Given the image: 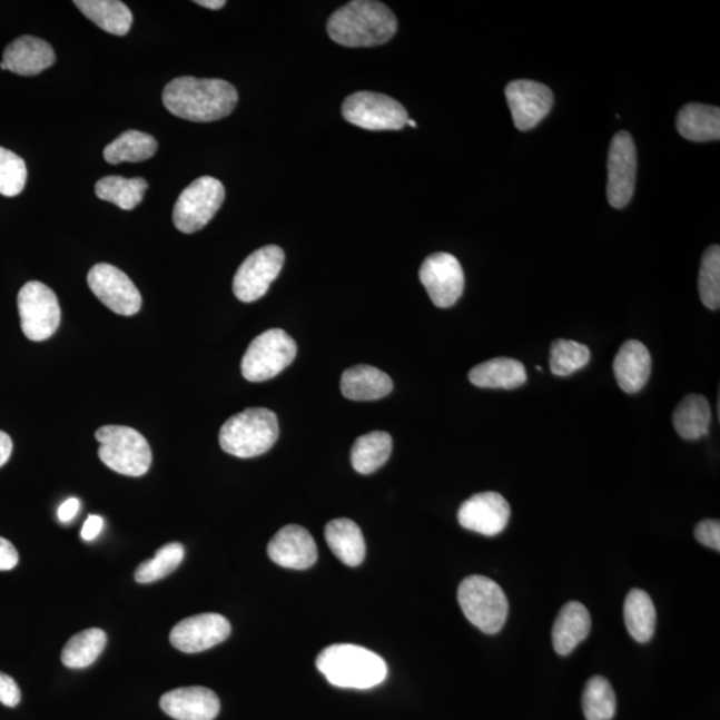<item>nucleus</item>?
<instances>
[{
	"label": "nucleus",
	"mask_w": 720,
	"mask_h": 720,
	"mask_svg": "<svg viewBox=\"0 0 720 720\" xmlns=\"http://www.w3.org/2000/svg\"><path fill=\"white\" fill-rule=\"evenodd\" d=\"M238 103V91L224 79L180 77L165 87L164 105L172 116L207 124L224 119Z\"/></svg>",
	"instance_id": "1"
},
{
	"label": "nucleus",
	"mask_w": 720,
	"mask_h": 720,
	"mask_svg": "<svg viewBox=\"0 0 720 720\" xmlns=\"http://www.w3.org/2000/svg\"><path fill=\"white\" fill-rule=\"evenodd\" d=\"M398 30V20L386 4L375 0H354L336 10L327 22L335 43L359 49L382 46Z\"/></svg>",
	"instance_id": "2"
},
{
	"label": "nucleus",
	"mask_w": 720,
	"mask_h": 720,
	"mask_svg": "<svg viewBox=\"0 0 720 720\" xmlns=\"http://www.w3.org/2000/svg\"><path fill=\"white\" fill-rule=\"evenodd\" d=\"M316 668L329 683L342 689H372L387 677L386 662L355 644L329 645L316 658Z\"/></svg>",
	"instance_id": "3"
},
{
	"label": "nucleus",
	"mask_w": 720,
	"mask_h": 720,
	"mask_svg": "<svg viewBox=\"0 0 720 720\" xmlns=\"http://www.w3.org/2000/svg\"><path fill=\"white\" fill-rule=\"evenodd\" d=\"M278 436L279 423L272 410L247 408L221 426L219 444L227 454L246 460L267 453Z\"/></svg>",
	"instance_id": "4"
},
{
	"label": "nucleus",
	"mask_w": 720,
	"mask_h": 720,
	"mask_svg": "<svg viewBox=\"0 0 720 720\" xmlns=\"http://www.w3.org/2000/svg\"><path fill=\"white\" fill-rule=\"evenodd\" d=\"M457 602L469 622L484 632L496 634L509 617V601L501 585L483 575L464 579L457 589Z\"/></svg>",
	"instance_id": "5"
},
{
	"label": "nucleus",
	"mask_w": 720,
	"mask_h": 720,
	"mask_svg": "<svg viewBox=\"0 0 720 720\" xmlns=\"http://www.w3.org/2000/svg\"><path fill=\"white\" fill-rule=\"evenodd\" d=\"M99 460L126 476H142L151 466L152 453L146 437L127 426H103L96 433Z\"/></svg>",
	"instance_id": "6"
},
{
	"label": "nucleus",
	"mask_w": 720,
	"mask_h": 720,
	"mask_svg": "<svg viewBox=\"0 0 720 720\" xmlns=\"http://www.w3.org/2000/svg\"><path fill=\"white\" fill-rule=\"evenodd\" d=\"M298 347L284 329H267L248 346L241 359V375L250 382H266L284 372L295 359Z\"/></svg>",
	"instance_id": "7"
},
{
	"label": "nucleus",
	"mask_w": 720,
	"mask_h": 720,
	"mask_svg": "<svg viewBox=\"0 0 720 720\" xmlns=\"http://www.w3.org/2000/svg\"><path fill=\"white\" fill-rule=\"evenodd\" d=\"M224 185L213 177H201L185 188L175 204L172 221L180 233L194 234L210 224L224 205Z\"/></svg>",
	"instance_id": "8"
},
{
	"label": "nucleus",
	"mask_w": 720,
	"mask_h": 720,
	"mask_svg": "<svg viewBox=\"0 0 720 720\" xmlns=\"http://www.w3.org/2000/svg\"><path fill=\"white\" fill-rule=\"evenodd\" d=\"M18 312L22 332L32 342L51 338L57 333L62 316L56 293L37 280L29 282L20 289Z\"/></svg>",
	"instance_id": "9"
},
{
	"label": "nucleus",
	"mask_w": 720,
	"mask_h": 720,
	"mask_svg": "<svg viewBox=\"0 0 720 720\" xmlns=\"http://www.w3.org/2000/svg\"><path fill=\"white\" fill-rule=\"evenodd\" d=\"M348 124L369 131L402 130L408 122V112L398 100L372 91H358L342 106Z\"/></svg>",
	"instance_id": "10"
},
{
	"label": "nucleus",
	"mask_w": 720,
	"mask_h": 720,
	"mask_svg": "<svg viewBox=\"0 0 720 720\" xmlns=\"http://www.w3.org/2000/svg\"><path fill=\"white\" fill-rule=\"evenodd\" d=\"M285 265V251L278 246H265L254 251L238 268L233 282L235 296L251 303L265 296Z\"/></svg>",
	"instance_id": "11"
},
{
	"label": "nucleus",
	"mask_w": 720,
	"mask_h": 720,
	"mask_svg": "<svg viewBox=\"0 0 720 720\" xmlns=\"http://www.w3.org/2000/svg\"><path fill=\"white\" fill-rule=\"evenodd\" d=\"M87 284L97 298L111 312L131 316L142 307V295L134 282L118 267L107 264L93 266L87 275Z\"/></svg>",
	"instance_id": "12"
},
{
	"label": "nucleus",
	"mask_w": 720,
	"mask_h": 720,
	"mask_svg": "<svg viewBox=\"0 0 720 720\" xmlns=\"http://www.w3.org/2000/svg\"><path fill=\"white\" fill-rule=\"evenodd\" d=\"M637 148L628 131L618 132L611 140L608 160V199L614 208L630 204L637 184Z\"/></svg>",
	"instance_id": "13"
},
{
	"label": "nucleus",
	"mask_w": 720,
	"mask_h": 720,
	"mask_svg": "<svg viewBox=\"0 0 720 720\" xmlns=\"http://www.w3.org/2000/svg\"><path fill=\"white\" fill-rule=\"evenodd\" d=\"M422 285L440 308H448L460 300L464 289L463 268L454 255L436 253L423 262L420 272Z\"/></svg>",
	"instance_id": "14"
},
{
	"label": "nucleus",
	"mask_w": 720,
	"mask_h": 720,
	"mask_svg": "<svg viewBox=\"0 0 720 720\" xmlns=\"http://www.w3.org/2000/svg\"><path fill=\"white\" fill-rule=\"evenodd\" d=\"M511 117L517 130L529 131L549 116L554 105L553 91L534 80H514L506 87Z\"/></svg>",
	"instance_id": "15"
},
{
	"label": "nucleus",
	"mask_w": 720,
	"mask_h": 720,
	"mask_svg": "<svg viewBox=\"0 0 720 720\" xmlns=\"http://www.w3.org/2000/svg\"><path fill=\"white\" fill-rule=\"evenodd\" d=\"M231 634V624L224 615H194L184 619L171 630L170 642L175 649L195 654L225 642Z\"/></svg>",
	"instance_id": "16"
},
{
	"label": "nucleus",
	"mask_w": 720,
	"mask_h": 720,
	"mask_svg": "<svg viewBox=\"0 0 720 720\" xmlns=\"http://www.w3.org/2000/svg\"><path fill=\"white\" fill-rule=\"evenodd\" d=\"M510 516L509 502L493 491L469 497L457 511L462 527L486 536L501 534L507 527Z\"/></svg>",
	"instance_id": "17"
},
{
	"label": "nucleus",
	"mask_w": 720,
	"mask_h": 720,
	"mask_svg": "<svg viewBox=\"0 0 720 720\" xmlns=\"http://www.w3.org/2000/svg\"><path fill=\"white\" fill-rule=\"evenodd\" d=\"M270 560L278 566L306 570L318 560V549L306 529L288 524L278 531L267 548Z\"/></svg>",
	"instance_id": "18"
},
{
	"label": "nucleus",
	"mask_w": 720,
	"mask_h": 720,
	"mask_svg": "<svg viewBox=\"0 0 720 720\" xmlns=\"http://www.w3.org/2000/svg\"><path fill=\"white\" fill-rule=\"evenodd\" d=\"M160 709L177 720H214L220 702L213 690L194 686L166 692L160 698Z\"/></svg>",
	"instance_id": "19"
},
{
	"label": "nucleus",
	"mask_w": 720,
	"mask_h": 720,
	"mask_svg": "<svg viewBox=\"0 0 720 720\" xmlns=\"http://www.w3.org/2000/svg\"><path fill=\"white\" fill-rule=\"evenodd\" d=\"M2 63L18 76H38L56 63V52L46 40L24 36L6 47Z\"/></svg>",
	"instance_id": "20"
},
{
	"label": "nucleus",
	"mask_w": 720,
	"mask_h": 720,
	"mask_svg": "<svg viewBox=\"0 0 720 720\" xmlns=\"http://www.w3.org/2000/svg\"><path fill=\"white\" fill-rule=\"evenodd\" d=\"M651 355L642 342L631 339L619 348L614 361L618 386L625 394H637L645 386L651 375Z\"/></svg>",
	"instance_id": "21"
},
{
	"label": "nucleus",
	"mask_w": 720,
	"mask_h": 720,
	"mask_svg": "<svg viewBox=\"0 0 720 720\" xmlns=\"http://www.w3.org/2000/svg\"><path fill=\"white\" fill-rule=\"evenodd\" d=\"M392 378L382 369L372 366H355L342 375L341 389L347 400L376 401L393 392Z\"/></svg>",
	"instance_id": "22"
},
{
	"label": "nucleus",
	"mask_w": 720,
	"mask_h": 720,
	"mask_svg": "<svg viewBox=\"0 0 720 720\" xmlns=\"http://www.w3.org/2000/svg\"><path fill=\"white\" fill-rule=\"evenodd\" d=\"M590 630L591 618L588 608L579 602L564 604L553 629V644L558 654H571L578 644L589 637Z\"/></svg>",
	"instance_id": "23"
},
{
	"label": "nucleus",
	"mask_w": 720,
	"mask_h": 720,
	"mask_svg": "<svg viewBox=\"0 0 720 720\" xmlns=\"http://www.w3.org/2000/svg\"><path fill=\"white\" fill-rule=\"evenodd\" d=\"M325 536L328 548L346 566L356 568L365 561V537L354 521L341 517V520L328 522Z\"/></svg>",
	"instance_id": "24"
},
{
	"label": "nucleus",
	"mask_w": 720,
	"mask_h": 720,
	"mask_svg": "<svg viewBox=\"0 0 720 720\" xmlns=\"http://www.w3.org/2000/svg\"><path fill=\"white\" fill-rule=\"evenodd\" d=\"M469 379L481 388L514 389L526 383L527 374L520 361L494 358L471 369Z\"/></svg>",
	"instance_id": "25"
},
{
	"label": "nucleus",
	"mask_w": 720,
	"mask_h": 720,
	"mask_svg": "<svg viewBox=\"0 0 720 720\" xmlns=\"http://www.w3.org/2000/svg\"><path fill=\"white\" fill-rule=\"evenodd\" d=\"M677 129L692 142H710L720 138L719 107L701 103L686 105L677 117Z\"/></svg>",
	"instance_id": "26"
},
{
	"label": "nucleus",
	"mask_w": 720,
	"mask_h": 720,
	"mask_svg": "<svg viewBox=\"0 0 720 720\" xmlns=\"http://www.w3.org/2000/svg\"><path fill=\"white\" fill-rule=\"evenodd\" d=\"M73 4L99 29L112 36L125 37L131 29L132 12L119 0H76Z\"/></svg>",
	"instance_id": "27"
},
{
	"label": "nucleus",
	"mask_w": 720,
	"mask_h": 720,
	"mask_svg": "<svg viewBox=\"0 0 720 720\" xmlns=\"http://www.w3.org/2000/svg\"><path fill=\"white\" fill-rule=\"evenodd\" d=\"M711 407L702 395H688L675 408L672 423L679 436L686 441H697L709 434Z\"/></svg>",
	"instance_id": "28"
},
{
	"label": "nucleus",
	"mask_w": 720,
	"mask_h": 720,
	"mask_svg": "<svg viewBox=\"0 0 720 720\" xmlns=\"http://www.w3.org/2000/svg\"><path fill=\"white\" fill-rule=\"evenodd\" d=\"M624 622L629 634L639 643H648L654 637L657 611L648 592L631 590L624 602Z\"/></svg>",
	"instance_id": "29"
},
{
	"label": "nucleus",
	"mask_w": 720,
	"mask_h": 720,
	"mask_svg": "<svg viewBox=\"0 0 720 720\" xmlns=\"http://www.w3.org/2000/svg\"><path fill=\"white\" fill-rule=\"evenodd\" d=\"M393 453V437L386 432H373L358 437L352 450V463L359 474L375 473Z\"/></svg>",
	"instance_id": "30"
},
{
	"label": "nucleus",
	"mask_w": 720,
	"mask_h": 720,
	"mask_svg": "<svg viewBox=\"0 0 720 720\" xmlns=\"http://www.w3.org/2000/svg\"><path fill=\"white\" fill-rule=\"evenodd\" d=\"M158 150V142L146 132L136 130L126 131L114 142L105 148L103 157L111 165L124 164V161H144L154 157Z\"/></svg>",
	"instance_id": "31"
},
{
	"label": "nucleus",
	"mask_w": 720,
	"mask_h": 720,
	"mask_svg": "<svg viewBox=\"0 0 720 720\" xmlns=\"http://www.w3.org/2000/svg\"><path fill=\"white\" fill-rule=\"evenodd\" d=\"M147 187V181L144 178L126 179L111 175V177H105L98 181L96 194L99 199L110 201L122 210L130 211L142 204Z\"/></svg>",
	"instance_id": "32"
},
{
	"label": "nucleus",
	"mask_w": 720,
	"mask_h": 720,
	"mask_svg": "<svg viewBox=\"0 0 720 720\" xmlns=\"http://www.w3.org/2000/svg\"><path fill=\"white\" fill-rule=\"evenodd\" d=\"M107 635L100 629H87L73 635L65 645L62 662L69 669L89 668L102 654Z\"/></svg>",
	"instance_id": "33"
},
{
	"label": "nucleus",
	"mask_w": 720,
	"mask_h": 720,
	"mask_svg": "<svg viewBox=\"0 0 720 720\" xmlns=\"http://www.w3.org/2000/svg\"><path fill=\"white\" fill-rule=\"evenodd\" d=\"M583 712L588 720H611L617 712V697L608 679L591 678L583 692Z\"/></svg>",
	"instance_id": "34"
},
{
	"label": "nucleus",
	"mask_w": 720,
	"mask_h": 720,
	"mask_svg": "<svg viewBox=\"0 0 720 720\" xmlns=\"http://www.w3.org/2000/svg\"><path fill=\"white\" fill-rule=\"evenodd\" d=\"M185 558V548L180 543H168L159 549L150 561L140 563L136 571L138 583H152L174 573Z\"/></svg>",
	"instance_id": "35"
},
{
	"label": "nucleus",
	"mask_w": 720,
	"mask_h": 720,
	"mask_svg": "<svg viewBox=\"0 0 720 720\" xmlns=\"http://www.w3.org/2000/svg\"><path fill=\"white\" fill-rule=\"evenodd\" d=\"M590 349L575 341L556 339L551 345L550 367L556 376H569L589 365Z\"/></svg>",
	"instance_id": "36"
},
{
	"label": "nucleus",
	"mask_w": 720,
	"mask_h": 720,
	"mask_svg": "<svg viewBox=\"0 0 720 720\" xmlns=\"http://www.w3.org/2000/svg\"><path fill=\"white\" fill-rule=\"evenodd\" d=\"M699 295L706 307L718 312L720 306V247L711 246L702 257L699 272Z\"/></svg>",
	"instance_id": "37"
},
{
	"label": "nucleus",
	"mask_w": 720,
	"mask_h": 720,
	"mask_svg": "<svg viewBox=\"0 0 720 720\" xmlns=\"http://www.w3.org/2000/svg\"><path fill=\"white\" fill-rule=\"evenodd\" d=\"M26 181V161L16 152L0 147V194L7 198L17 197L24 190Z\"/></svg>",
	"instance_id": "38"
},
{
	"label": "nucleus",
	"mask_w": 720,
	"mask_h": 720,
	"mask_svg": "<svg viewBox=\"0 0 720 720\" xmlns=\"http://www.w3.org/2000/svg\"><path fill=\"white\" fill-rule=\"evenodd\" d=\"M696 536L699 543L712 550H720V523L716 520H706L698 524Z\"/></svg>",
	"instance_id": "39"
},
{
	"label": "nucleus",
	"mask_w": 720,
	"mask_h": 720,
	"mask_svg": "<svg viewBox=\"0 0 720 720\" xmlns=\"http://www.w3.org/2000/svg\"><path fill=\"white\" fill-rule=\"evenodd\" d=\"M19 686L10 675L0 672V703L7 706V708H17L20 702Z\"/></svg>",
	"instance_id": "40"
},
{
	"label": "nucleus",
	"mask_w": 720,
	"mask_h": 720,
	"mask_svg": "<svg viewBox=\"0 0 720 720\" xmlns=\"http://www.w3.org/2000/svg\"><path fill=\"white\" fill-rule=\"evenodd\" d=\"M19 554L10 541L0 537V571H9L17 568Z\"/></svg>",
	"instance_id": "41"
},
{
	"label": "nucleus",
	"mask_w": 720,
	"mask_h": 720,
	"mask_svg": "<svg viewBox=\"0 0 720 720\" xmlns=\"http://www.w3.org/2000/svg\"><path fill=\"white\" fill-rule=\"evenodd\" d=\"M103 529V520L98 515H90L87 517V521L83 524L80 535H82L85 541H93L100 534V531Z\"/></svg>",
	"instance_id": "42"
},
{
	"label": "nucleus",
	"mask_w": 720,
	"mask_h": 720,
	"mask_svg": "<svg viewBox=\"0 0 720 720\" xmlns=\"http://www.w3.org/2000/svg\"><path fill=\"white\" fill-rule=\"evenodd\" d=\"M79 509L80 502L77 497H70L58 510L59 521L63 523L71 522L77 516Z\"/></svg>",
	"instance_id": "43"
},
{
	"label": "nucleus",
	"mask_w": 720,
	"mask_h": 720,
	"mask_svg": "<svg viewBox=\"0 0 720 720\" xmlns=\"http://www.w3.org/2000/svg\"><path fill=\"white\" fill-rule=\"evenodd\" d=\"M12 453V441L9 435L0 432V467L9 462Z\"/></svg>",
	"instance_id": "44"
},
{
	"label": "nucleus",
	"mask_w": 720,
	"mask_h": 720,
	"mask_svg": "<svg viewBox=\"0 0 720 720\" xmlns=\"http://www.w3.org/2000/svg\"><path fill=\"white\" fill-rule=\"evenodd\" d=\"M195 3L210 10H220L226 6L225 0H197Z\"/></svg>",
	"instance_id": "45"
},
{
	"label": "nucleus",
	"mask_w": 720,
	"mask_h": 720,
	"mask_svg": "<svg viewBox=\"0 0 720 720\" xmlns=\"http://www.w3.org/2000/svg\"><path fill=\"white\" fill-rule=\"evenodd\" d=\"M407 125H410V126H412V127H416V122H415V120H410V119H408Z\"/></svg>",
	"instance_id": "46"
}]
</instances>
